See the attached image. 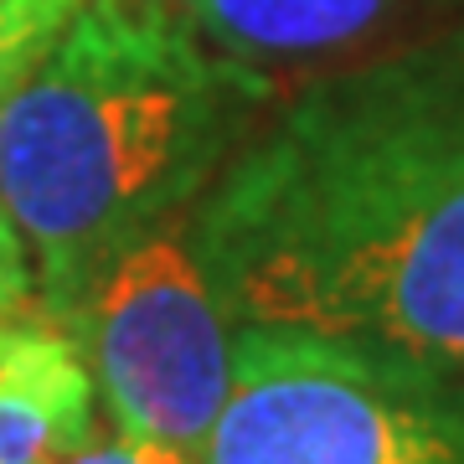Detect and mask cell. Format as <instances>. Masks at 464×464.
Here are the masks:
<instances>
[{"mask_svg": "<svg viewBox=\"0 0 464 464\" xmlns=\"http://www.w3.org/2000/svg\"><path fill=\"white\" fill-rule=\"evenodd\" d=\"M93 372L67 331L0 320V464H63L93 423Z\"/></svg>", "mask_w": 464, "mask_h": 464, "instance_id": "5", "label": "cell"}, {"mask_svg": "<svg viewBox=\"0 0 464 464\" xmlns=\"http://www.w3.org/2000/svg\"><path fill=\"white\" fill-rule=\"evenodd\" d=\"M207 464H464V392L387 356L243 325Z\"/></svg>", "mask_w": 464, "mask_h": 464, "instance_id": "3", "label": "cell"}, {"mask_svg": "<svg viewBox=\"0 0 464 464\" xmlns=\"http://www.w3.org/2000/svg\"><path fill=\"white\" fill-rule=\"evenodd\" d=\"M83 0H0V99L16 88V78L42 57L63 21Z\"/></svg>", "mask_w": 464, "mask_h": 464, "instance_id": "7", "label": "cell"}, {"mask_svg": "<svg viewBox=\"0 0 464 464\" xmlns=\"http://www.w3.org/2000/svg\"><path fill=\"white\" fill-rule=\"evenodd\" d=\"M63 464H207L201 454H186L176 444H160V439H145V433H88L83 444L72 449Z\"/></svg>", "mask_w": 464, "mask_h": 464, "instance_id": "8", "label": "cell"}, {"mask_svg": "<svg viewBox=\"0 0 464 464\" xmlns=\"http://www.w3.org/2000/svg\"><path fill=\"white\" fill-rule=\"evenodd\" d=\"M423 0H186L181 16L207 47L274 78V67L356 52Z\"/></svg>", "mask_w": 464, "mask_h": 464, "instance_id": "6", "label": "cell"}, {"mask_svg": "<svg viewBox=\"0 0 464 464\" xmlns=\"http://www.w3.org/2000/svg\"><path fill=\"white\" fill-rule=\"evenodd\" d=\"M32 295H36V274H32V258H26V243L11 227V217L0 212V320L21 315Z\"/></svg>", "mask_w": 464, "mask_h": 464, "instance_id": "9", "label": "cell"}, {"mask_svg": "<svg viewBox=\"0 0 464 464\" xmlns=\"http://www.w3.org/2000/svg\"><path fill=\"white\" fill-rule=\"evenodd\" d=\"M243 331L464 377V26L299 88L186 212Z\"/></svg>", "mask_w": 464, "mask_h": 464, "instance_id": "1", "label": "cell"}, {"mask_svg": "<svg viewBox=\"0 0 464 464\" xmlns=\"http://www.w3.org/2000/svg\"><path fill=\"white\" fill-rule=\"evenodd\" d=\"M454 387H459V392H464V377H459V382H454Z\"/></svg>", "mask_w": 464, "mask_h": 464, "instance_id": "10", "label": "cell"}, {"mask_svg": "<svg viewBox=\"0 0 464 464\" xmlns=\"http://www.w3.org/2000/svg\"><path fill=\"white\" fill-rule=\"evenodd\" d=\"M63 320L114 429L207 459L232 387L237 325L217 299L186 217L114 253Z\"/></svg>", "mask_w": 464, "mask_h": 464, "instance_id": "4", "label": "cell"}, {"mask_svg": "<svg viewBox=\"0 0 464 464\" xmlns=\"http://www.w3.org/2000/svg\"><path fill=\"white\" fill-rule=\"evenodd\" d=\"M268 99V72L207 47L160 0H83L0 99V212L52 315L181 217Z\"/></svg>", "mask_w": 464, "mask_h": 464, "instance_id": "2", "label": "cell"}]
</instances>
